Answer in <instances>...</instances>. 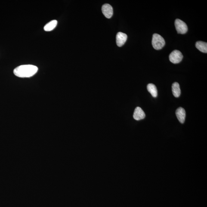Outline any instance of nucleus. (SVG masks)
<instances>
[{"label":"nucleus","instance_id":"obj_1","mask_svg":"<svg viewBox=\"0 0 207 207\" xmlns=\"http://www.w3.org/2000/svg\"><path fill=\"white\" fill-rule=\"evenodd\" d=\"M38 71V67L33 65H22L14 69V73L18 77L29 78L35 75Z\"/></svg>","mask_w":207,"mask_h":207},{"label":"nucleus","instance_id":"obj_2","mask_svg":"<svg viewBox=\"0 0 207 207\" xmlns=\"http://www.w3.org/2000/svg\"><path fill=\"white\" fill-rule=\"evenodd\" d=\"M165 44V40L160 35L155 33L153 35L152 45L155 50H159L163 48Z\"/></svg>","mask_w":207,"mask_h":207},{"label":"nucleus","instance_id":"obj_3","mask_svg":"<svg viewBox=\"0 0 207 207\" xmlns=\"http://www.w3.org/2000/svg\"><path fill=\"white\" fill-rule=\"evenodd\" d=\"M174 25L177 33L183 34L186 33L188 30L187 25L184 22L179 19H177L174 22Z\"/></svg>","mask_w":207,"mask_h":207},{"label":"nucleus","instance_id":"obj_4","mask_svg":"<svg viewBox=\"0 0 207 207\" xmlns=\"http://www.w3.org/2000/svg\"><path fill=\"white\" fill-rule=\"evenodd\" d=\"M170 61L174 64L180 63L182 60L183 55L182 53L178 50H174L169 55Z\"/></svg>","mask_w":207,"mask_h":207},{"label":"nucleus","instance_id":"obj_5","mask_svg":"<svg viewBox=\"0 0 207 207\" xmlns=\"http://www.w3.org/2000/svg\"><path fill=\"white\" fill-rule=\"evenodd\" d=\"M102 11L103 15L108 19H110L113 15V8L110 4H106L103 5Z\"/></svg>","mask_w":207,"mask_h":207},{"label":"nucleus","instance_id":"obj_6","mask_svg":"<svg viewBox=\"0 0 207 207\" xmlns=\"http://www.w3.org/2000/svg\"><path fill=\"white\" fill-rule=\"evenodd\" d=\"M128 38L126 34L119 32L116 35V43L118 47H121L125 44Z\"/></svg>","mask_w":207,"mask_h":207},{"label":"nucleus","instance_id":"obj_7","mask_svg":"<svg viewBox=\"0 0 207 207\" xmlns=\"http://www.w3.org/2000/svg\"><path fill=\"white\" fill-rule=\"evenodd\" d=\"M146 117V114L141 108L138 107L135 109L133 118L134 119L137 121L144 119Z\"/></svg>","mask_w":207,"mask_h":207},{"label":"nucleus","instance_id":"obj_8","mask_svg":"<svg viewBox=\"0 0 207 207\" xmlns=\"http://www.w3.org/2000/svg\"><path fill=\"white\" fill-rule=\"evenodd\" d=\"M176 114L181 124L184 123L186 118V112L184 109L182 107L178 108L176 110Z\"/></svg>","mask_w":207,"mask_h":207},{"label":"nucleus","instance_id":"obj_9","mask_svg":"<svg viewBox=\"0 0 207 207\" xmlns=\"http://www.w3.org/2000/svg\"><path fill=\"white\" fill-rule=\"evenodd\" d=\"M172 91L173 95L176 97H178L181 94L179 84L177 82H174L172 85Z\"/></svg>","mask_w":207,"mask_h":207},{"label":"nucleus","instance_id":"obj_10","mask_svg":"<svg viewBox=\"0 0 207 207\" xmlns=\"http://www.w3.org/2000/svg\"><path fill=\"white\" fill-rule=\"evenodd\" d=\"M196 47L201 52L205 53H207V43L202 41H198L196 42Z\"/></svg>","mask_w":207,"mask_h":207},{"label":"nucleus","instance_id":"obj_11","mask_svg":"<svg viewBox=\"0 0 207 207\" xmlns=\"http://www.w3.org/2000/svg\"><path fill=\"white\" fill-rule=\"evenodd\" d=\"M147 89L152 96L154 97H156L157 96V88L154 84L152 83L148 84L147 86Z\"/></svg>","mask_w":207,"mask_h":207},{"label":"nucleus","instance_id":"obj_12","mask_svg":"<svg viewBox=\"0 0 207 207\" xmlns=\"http://www.w3.org/2000/svg\"><path fill=\"white\" fill-rule=\"evenodd\" d=\"M58 22L56 20H53L47 23L44 27V30L47 32H49L54 30L57 25Z\"/></svg>","mask_w":207,"mask_h":207}]
</instances>
